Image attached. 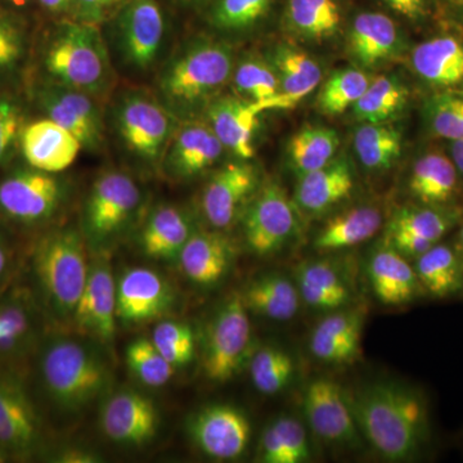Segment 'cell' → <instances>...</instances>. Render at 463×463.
I'll return each instance as SVG.
<instances>
[{"label": "cell", "instance_id": "obj_1", "mask_svg": "<svg viewBox=\"0 0 463 463\" xmlns=\"http://www.w3.org/2000/svg\"><path fill=\"white\" fill-rule=\"evenodd\" d=\"M350 404L362 437L383 459L405 462L421 455L430 422L425 398L417 390L380 381L359 389Z\"/></svg>", "mask_w": 463, "mask_h": 463}, {"label": "cell", "instance_id": "obj_2", "mask_svg": "<svg viewBox=\"0 0 463 463\" xmlns=\"http://www.w3.org/2000/svg\"><path fill=\"white\" fill-rule=\"evenodd\" d=\"M234 63L230 42L196 36L158 67L154 93L179 121L203 118L207 106L230 83Z\"/></svg>", "mask_w": 463, "mask_h": 463}, {"label": "cell", "instance_id": "obj_3", "mask_svg": "<svg viewBox=\"0 0 463 463\" xmlns=\"http://www.w3.org/2000/svg\"><path fill=\"white\" fill-rule=\"evenodd\" d=\"M44 69L50 80L84 91L99 102L115 85V69L100 26L74 18L62 21L52 33Z\"/></svg>", "mask_w": 463, "mask_h": 463}, {"label": "cell", "instance_id": "obj_4", "mask_svg": "<svg viewBox=\"0 0 463 463\" xmlns=\"http://www.w3.org/2000/svg\"><path fill=\"white\" fill-rule=\"evenodd\" d=\"M112 127L124 151L137 163L160 170L181 121L145 90L120 91L111 111Z\"/></svg>", "mask_w": 463, "mask_h": 463}, {"label": "cell", "instance_id": "obj_5", "mask_svg": "<svg viewBox=\"0 0 463 463\" xmlns=\"http://www.w3.org/2000/svg\"><path fill=\"white\" fill-rule=\"evenodd\" d=\"M33 263L36 279L54 315L72 318L90 276L80 234L71 228L47 234L36 246Z\"/></svg>", "mask_w": 463, "mask_h": 463}, {"label": "cell", "instance_id": "obj_6", "mask_svg": "<svg viewBox=\"0 0 463 463\" xmlns=\"http://www.w3.org/2000/svg\"><path fill=\"white\" fill-rule=\"evenodd\" d=\"M103 25L116 61L130 75L149 74L164 62L167 18L157 0H130Z\"/></svg>", "mask_w": 463, "mask_h": 463}, {"label": "cell", "instance_id": "obj_7", "mask_svg": "<svg viewBox=\"0 0 463 463\" xmlns=\"http://www.w3.org/2000/svg\"><path fill=\"white\" fill-rule=\"evenodd\" d=\"M41 373L48 395L66 411H80L108 383V371L99 356L72 340L48 344L43 352Z\"/></svg>", "mask_w": 463, "mask_h": 463}, {"label": "cell", "instance_id": "obj_8", "mask_svg": "<svg viewBox=\"0 0 463 463\" xmlns=\"http://www.w3.org/2000/svg\"><path fill=\"white\" fill-rule=\"evenodd\" d=\"M241 292H233L207 326L203 370L207 379L225 383L239 373L251 347V323Z\"/></svg>", "mask_w": 463, "mask_h": 463}, {"label": "cell", "instance_id": "obj_9", "mask_svg": "<svg viewBox=\"0 0 463 463\" xmlns=\"http://www.w3.org/2000/svg\"><path fill=\"white\" fill-rule=\"evenodd\" d=\"M242 227L250 251L258 257L276 254L298 234L297 206L279 183L261 182L243 212Z\"/></svg>", "mask_w": 463, "mask_h": 463}, {"label": "cell", "instance_id": "obj_10", "mask_svg": "<svg viewBox=\"0 0 463 463\" xmlns=\"http://www.w3.org/2000/svg\"><path fill=\"white\" fill-rule=\"evenodd\" d=\"M141 200L138 184L127 173L109 170L100 174L85 203V233L96 242L112 239L132 221Z\"/></svg>", "mask_w": 463, "mask_h": 463}, {"label": "cell", "instance_id": "obj_11", "mask_svg": "<svg viewBox=\"0 0 463 463\" xmlns=\"http://www.w3.org/2000/svg\"><path fill=\"white\" fill-rule=\"evenodd\" d=\"M35 99L45 116L74 134L90 152L105 147L106 124L99 100L50 79L39 84Z\"/></svg>", "mask_w": 463, "mask_h": 463}, {"label": "cell", "instance_id": "obj_12", "mask_svg": "<svg viewBox=\"0 0 463 463\" xmlns=\"http://www.w3.org/2000/svg\"><path fill=\"white\" fill-rule=\"evenodd\" d=\"M65 194L56 174L16 170L0 182V213L17 223H42L56 214Z\"/></svg>", "mask_w": 463, "mask_h": 463}, {"label": "cell", "instance_id": "obj_13", "mask_svg": "<svg viewBox=\"0 0 463 463\" xmlns=\"http://www.w3.org/2000/svg\"><path fill=\"white\" fill-rule=\"evenodd\" d=\"M303 411L310 430L323 443L336 447L358 446L362 435L350 398L334 380L316 379L307 383Z\"/></svg>", "mask_w": 463, "mask_h": 463}, {"label": "cell", "instance_id": "obj_14", "mask_svg": "<svg viewBox=\"0 0 463 463\" xmlns=\"http://www.w3.org/2000/svg\"><path fill=\"white\" fill-rule=\"evenodd\" d=\"M258 167L248 160L232 161L216 170L201 196V209L214 230H225L242 216L260 187Z\"/></svg>", "mask_w": 463, "mask_h": 463}, {"label": "cell", "instance_id": "obj_15", "mask_svg": "<svg viewBox=\"0 0 463 463\" xmlns=\"http://www.w3.org/2000/svg\"><path fill=\"white\" fill-rule=\"evenodd\" d=\"M190 434L206 456L215 459L239 458L251 437V425L246 414L230 404H212L194 414Z\"/></svg>", "mask_w": 463, "mask_h": 463}, {"label": "cell", "instance_id": "obj_16", "mask_svg": "<svg viewBox=\"0 0 463 463\" xmlns=\"http://www.w3.org/2000/svg\"><path fill=\"white\" fill-rule=\"evenodd\" d=\"M225 148L205 118L179 123L166 149L161 170L170 178L190 181L212 169Z\"/></svg>", "mask_w": 463, "mask_h": 463}, {"label": "cell", "instance_id": "obj_17", "mask_svg": "<svg viewBox=\"0 0 463 463\" xmlns=\"http://www.w3.org/2000/svg\"><path fill=\"white\" fill-rule=\"evenodd\" d=\"M269 60L279 75V94L263 102H251L259 114L269 109H294L322 81V67L315 58L288 43L276 45Z\"/></svg>", "mask_w": 463, "mask_h": 463}, {"label": "cell", "instance_id": "obj_18", "mask_svg": "<svg viewBox=\"0 0 463 463\" xmlns=\"http://www.w3.org/2000/svg\"><path fill=\"white\" fill-rule=\"evenodd\" d=\"M173 303L169 283L155 270L132 268L116 285V318L146 322L166 312Z\"/></svg>", "mask_w": 463, "mask_h": 463}, {"label": "cell", "instance_id": "obj_19", "mask_svg": "<svg viewBox=\"0 0 463 463\" xmlns=\"http://www.w3.org/2000/svg\"><path fill=\"white\" fill-rule=\"evenodd\" d=\"M260 115L249 100L239 96H219L207 106L203 118L227 151L239 160L250 161L257 154L255 136Z\"/></svg>", "mask_w": 463, "mask_h": 463}, {"label": "cell", "instance_id": "obj_20", "mask_svg": "<svg viewBox=\"0 0 463 463\" xmlns=\"http://www.w3.org/2000/svg\"><path fill=\"white\" fill-rule=\"evenodd\" d=\"M100 422L105 434L116 443L145 446L156 435L158 413L145 395L120 392L105 404Z\"/></svg>", "mask_w": 463, "mask_h": 463}, {"label": "cell", "instance_id": "obj_21", "mask_svg": "<svg viewBox=\"0 0 463 463\" xmlns=\"http://www.w3.org/2000/svg\"><path fill=\"white\" fill-rule=\"evenodd\" d=\"M364 307H343L325 317L310 336V352L328 364H353L361 354Z\"/></svg>", "mask_w": 463, "mask_h": 463}, {"label": "cell", "instance_id": "obj_22", "mask_svg": "<svg viewBox=\"0 0 463 463\" xmlns=\"http://www.w3.org/2000/svg\"><path fill=\"white\" fill-rule=\"evenodd\" d=\"M76 327L103 343L115 336L116 283L109 261L99 259L90 269L87 285L76 307Z\"/></svg>", "mask_w": 463, "mask_h": 463}, {"label": "cell", "instance_id": "obj_23", "mask_svg": "<svg viewBox=\"0 0 463 463\" xmlns=\"http://www.w3.org/2000/svg\"><path fill=\"white\" fill-rule=\"evenodd\" d=\"M20 146L27 165L51 174L69 169L83 149L74 134L48 118L25 125Z\"/></svg>", "mask_w": 463, "mask_h": 463}, {"label": "cell", "instance_id": "obj_24", "mask_svg": "<svg viewBox=\"0 0 463 463\" xmlns=\"http://www.w3.org/2000/svg\"><path fill=\"white\" fill-rule=\"evenodd\" d=\"M354 184V173L347 158L335 157L321 169L298 176L292 201L304 214L323 215L347 199Z\"/></svg>", "mask_w": 463, "mask_h": 463}, {"label": "cell", "instance_id": "obj_25", "mask_svg": "<svg viewBox=\"0 0 463 463\" xmlns=\"http://www.w3.org/2000/svg\"><path fill=\"white\" fill-rule=\"evenodd\" d=\"M367 276L374 297L383 306H405L425 292L410 259L389 243L374 250L368 259Z\"/></svg>", "mask_w": 463, "mask_h": 463}, {"label": "cell", "instance_id": "obj_26", "mask_svg": "<svg viewBox=\"0 0 463 463\" xmlns=\"http://www.w3.org/2000/svg\"><path fill=\"white\" fill-rule=\"evenodd\" d=\"M403 47V39L394 21L376 12L358 14L347 35L350 57L364 69H373L394 60Z\"/></svg>", "mask_w": 463, "mask_h": 463}, {"label": "cell", "instance_id": "obj_27", "mask_svg": "<svg viewBox=\"0 0 463 463\" xmlns=\"http://www.w3.org/2000/svg\"><path fill=\"white\" fill-rule=\"evenodd\" d=\"M301 300L319 312H335L353 300L352 281L337 261L317 259L304 261L297 269Z\"/></svg>", "mask_w": 463, "mask_h": 463}, {"label": "cell", "instance_id": "obj_28", "mask_svg": "<svg viewBox=\"0 0 463 463\" xmlns=\"http://www.w3.org/2000/svg\"><path fill=\"white\" fill-rule=\"evenodd\" d=\"M41 437V422L18 381L0 376V447L29 452Z\"/></svg>", "mask_w": 463, "mask_h": 463}, {"label": "cell", "instance_id": "obj_29", "mask_svg": "<svg viewBox=\"0 0 463 463\" xmlns=\"http://www.w3.org/2000/svg\"><path fill=\"white\" fill-rule=\"evenodd\" d=\"M234 249L232 241L218 231H194L183 246L178 260L183 273L196 285H216L223 279Z\"/></svg>", "mask_w": 463, "mask_h": 463}, {"label": "cell", "instance_id": "obj_30", "mask_svg": "<svg viewBox=\"0 0 463 463\" xmlns=\"http://www.w3.org/2000/svg\"><path fill=\"white\" fill-rule=\"evenodd\" d=\"M191 216L175 205H160L152 210L143 225L141 245L149 258L178 259L183 246L194 233Z\"/></svg>", "mask_w": 463, "mask_h": 463}, {"label": "cell", "instance_id": "obj_31", "mask_svg": "<svg viewBox=\"0 0 463 463\" xmlns=\"http://www.w3.org/2000/svg\"><path fill=\"white\" fill-rule=\"evenodd\" d=\"M241 297L250 313L272 321H289L303 303L298 285L279 273L258 277L241 291Z\"/></svg>", "mask_w": 463, "mask_h": 463}, {"label": "cell", "instance_id": "obj_32", "mask_svg": "<svg viewBox=\"0 0 463 463\" xmlns=\"http://www.w3.org/2000/svg\"><path fill=\"white\" fill-rule=\"evenodd\" d=\"M411 62L414 72L434 87H452L463 80V44L455 36H438L417 45Z\"/></svg>", "mask_w": 463, "mask_h": 463}, {"label": "cell", "instance_id": "obj_33", "mask_svg": "<svg viewBox=\"0 0 463 463\" xmlns=\"http://www.w3.org/2000/svg\"><path fill=\"white\" fill-rule=\"evenodd\" d=\"M458 175L452 158L441 152H429L414 163L408 190L422 205L444 206L455 199Z\"/></svg>", "mask_w": 463, "mask_h": 463}, {"label": "cell", "instance_id": "obj_34", "mask_svg": "<svg viewBox=\"0 0 463 463\" xmlns=\"http://www.w3.org/2000/svg\"><path fill=\"white\" fill-rule=\"evenodd\" d=\"M383 225L379 207L359 205L332 216L315 239L318 251H339L354 248L376 236Z\"/></svg>", "mask_w": 463, "mask_h": 463}, {"label": "cell", "instance_id": "obj_35", "mask_svg": "<svg viewBox=\"0 0 463 463\" xmlns=\"http://www.w3.org/2000/svg\"><path fill=\"white\" fill-rule=\"evenodd\" d=\"M274 3L276 0H210L205 7L206 21L223 41L246 38L260 29L272 14Z\"/></svg>", "mask_w": 463, "mask_h": 463}, {"label": "cell", "instance_id": "obj_36", "mask_svg": "<svg viewBox=\"0 0 463 463\" xmlns=\"http://www.w3.org/2000/svg\"><path fill=\"white\" fill-rule=\"evenodd\" d=\"M413 267L423 291L432 298L452 297L463 288V264L453 246L437 243L414 259Z\"/></svg>", "mask_w": 463, "mask_h": 463}, {"label": "cell", "instance_id": "obj_37", "mask_svg": "<svg viewBox=\"0 0 463 463\" xmlns=\"http://www.w3.org/2000/svg\"><path fill=\"white\" fill-rule=\"evenodd\" d=\"M341 21L336 0H288L286 24L292 35L301 41H330L339 32Z\"/></svg>", "mask_w": 463, "mask_h": 463}, {"label": "cell", "instance_id": "obj_38", "mask_svg": "<svg viewBox=\"0 0 463 463\" xmlns=\"http://www.w3.org/2000/svg\"><path fill=\"white\" fill-rule=\"evenodd\" d=\"M403 149V136L395 125L364 123L354 133V151L362 165L370 172L389 170Z\"/></svg>", "mask_w": 463, "mask_h": 463}, {"label": "cell", "instance_id": "obj_39", "mask_svg": "<svg viewBox=\"0 0 463 463\" xmlns=\"http://www.w3.org/2000/svg\"><path fill=\"white\" fill-rule=\"evenodd\" d=\"M339 148V136L325 127L301 128L288 145V164L298 178L330 164Z\"/></svg>", "mask_w": 463, "mask_h": 463}, {"label": "cell", "instance_id": "obj_40", "mask_svg": "<svg viewBox=\"0 0 463 463\" xmlns=\"http://www.w3.org/2000/svg\"><path fill=\"white\" fill-rule=\"evenodd\" d=\"M408 99L410 91L398 78L380 76L371 80L352 109L361 123H386L403 111Z\"/></svg>", "mask_w": 463, "mask_h": 463}, {"label": "cell", "instance_id": "obj_41", "mask_svg": "<svg viewBox=\"0 0 463 463\" xmlns=\"http://www.w3.org/2000/svg\"><path fill=\"white\" fill-rule=\"evenodd\" d=\"M457 219L456 212L443 206L402 207L389 222L388 232H402L437 245L452 230Z\"/></svg>", "mask_w": 463, "mask_h": 463}, {"label": "cell", "instance_id": "obj_42", "mask_svg": "<svg viewBox=\"0 0 463 463\" xmlns=\"http://www.w3.org/2000/svg\"><path fill=\"white\" fill-rule=\"evenodd\" d=\"M234 93L249 102H263L279 94V79L269 58L248 54L234 63L231 81Z\"/></svg>", "mask_w": 463, "mask_h": 463}, {"label": "cell", "instance_id": "obj_43", "mask_svg": "<svg viewBox=\"0 0 463 463\" xmlns=\"http://www.w3.org/2000/svg\"><path fill=\"white\" fill-rule=\"evenodd\" d=\"M295 374L291 355L276 346H264L250 359V376L255 388L265 395L283 392Z\"/></svg>", "mask_w": 463, "mask_h": 463}, {"label": "cell", "instance_id": "obj_44", "mask_svg": "<svg viewBox=\"0 0 463 463\" xmlns=\"http://www.w3.org/2000/svg\"><path fill=\"white\" fill-rule=\"evenodd\" d=\"M370 83V78L362 70H337L323 84L318 96V108L326 115L344 114L361 99Z\"/></svg>", "mask_w": 463, "mask_h": 463}, {"label": "cell", "instance_id": "obj_45", "mask_svg": "<svg viewBox=\"0 0 463 463\" xmlns=\"http://www.w3.org/2000/svg\"><path fill=\"white\" fill-rule=\"evenodd\" d=\"M127 362L134 376L151 388L165 385L175 373V367L161 355L152 340L133 341L128 346Z\"/></svg>", "mask_w": 463, "mask_h": 463}, {"label": "cell", "instance_id": "obj_46", "mask_svg": "<svg viewBox=\"0 0 463 463\" xmlns=\"http://www.w3.org/2000/svg\"><path fill=\"white\" fill-rule=\"evenodd\" d=\"M425 118L431 132L455 142L463 139V94H437L425 105Z\"/></svg>", "mask_w": 463, "mask_h": 463}, {"label": "cell", "instance_id": "obj_47", "mask_svg": "<svg viewBox=\"0 0 463 463\" xmlns=\"http://www.w3.org/2000/svg\"><path fill=\"white\" fill-rule=\"evenodd\" d=\"M33 330L32 312L21 300L0 301V356L16 353L29 343Z\"/></svg>", "mask_w": 463, "mask_h": 463}, {"label": "cell", "instance_id": "obj_48", "mask_svg": "<svg viewBox=\"0 0 463 463\" xmlns=\"http://www.w3.org/2000/svg\"><path fill=\"white\" fill-rule=\"evenodd\" d=\"M152 343L174 367L190 364L194 355V335L190 326L165 321L156 326Z\"/></svg>", "mask_w": 463, "mask_h": 463}, {"label": "cell", "instance_id": "obj_49", "mask_svg": "<svg viewBox=\"0 0 463 463\" xmlns=\"http://www.w3.org/2000/svg\"><path fill=\"white\" fill-rule=\"evenodd\" d=\"M25 24L7 9L0 7V75L20 65L26 54Z\"/></svg>", "mask_w": 463, "mask_h": 463}, {"label": "cell", "instance_id": "obj_50", "mask_svg": "<svg viewBox=\"0 0 463 463\" xmlns=\"http://www.w3.org/2000/svg\"><path fill=\"white\" fill-rule=\"evenodd\" d=\"M24 128L25 118L20 102L8 94H0V166L20 143Z\"/></svg>", "mask_w": 463, "mask_h": 463}, {"label": "cell", "instance_id": "obj_51", "mask_svg": "<svg viewBox=\"0 0 463 463\" xmlns=\"http://www.w3.org/2000/svg\"><path fill=\"white\" fill-rule=\"evenodd\" d=\"M273 428L281 439L289 463L307 462L310 459V447L303 423L292 416H281L274 420Z\"/></svg>", "mask_w": 463, "mask_h": 463}, {"label": "cell", "instance_id": "obj_52", "mask_svg": "<svg viewBox=\"0 0 463 463\" xmlns=\"http://www.w3.org/2000/svg\"><path fill=\"white\" fill-rule=\"evenodd\" d=\"M130 0H74L71 16L81 23L102 26Z\"/></svg>", "mask_w": 463, "mask_h": 463}, {"label": "cell", "instance_id": "obj_53", "mask_svg": "<svg viewBox=\"0 0 463 463\" xmlns=\"http://www.w3.org/2000/svg\"><path fill=\"white\" fill-rule=\"evenodd\" d=\"M259 457L265 463H289L288 453L272 423L261 434Z\"/></svg>", "mask_w": 463, "mask_h": 463}, {"label": "cell", "instance_id": "obj_54", "mask_svg": "<svg viewBox=\"0 0 463 463\" xmlns=\"http://www.w3.org/2000/svg\"><path fill=\"white\" fill-rule=\"evenodd\" d=\"M389 8L408 20H420L426 14L428 0H383Z\"/></svg>", "mask_w": 463, "mask_h": 463}, {"label": "cell", "instance_id": "obj_55", "mask_svg": "<svg viewBox=\"0 0 463 463\" xmlns=\"http://www.w3.org/2000/svg\"><path fill=\"white\" fill-rule=\"evenodd\" d=\"M45 11L51 14H65V12H71L74 0H38Z\"/></svg>", "mask_w": 463, "mask_h": 463}, {"label": "cell", "instance_id": "obj_56", "mask_svg": "<svg viewBox=\"0 0 463 463\" xmlns=\"http://www.w3.org/2000/svg\"><path fill=\"white\" fill-rule=\"evenodd\" d=\"M450 157H452L457 170L463 176V139L450 142Z\"/></svg>", "mask_w": 463, "mask_h": 463}, {"label": "cell", "instance_id": "obj_57", "mask_svg": "<svg viewBox=\"0 0 463 463\" xmlns=\"http://www.w3.org/2000/svg\"><path fill=\"white\" fill-rule=\"evenodd\" d=\"M209 2L210 0H173L174 5L187 9L205 8Z\"/></svg>", "mask_w": 463, "mask_h": 463}, {"label": "cell", "instance_id": "obj_58", "mask_svg": "<svg viewBox=\"0 0 463 463\" xmlns=\"http://www.w3.org/2000/svg\"><path fill=\"white\" fill-rule=\"evenodd\" d=\"M63 462H90L91 457L84 455V453H67L63 456Z\"/></svg>", "mask_w": 463, "mask_h": 463}, {"label": "cell", "instance_id": "obj_59", "mask_svg": "<svg viewBox=\"0 0 463 463\" xmlns=\"http://www.w3.org/2000/svg\"><path fill=\"white\" fill-rule=\"evenodd\" d=\"M8 267V254L7 250H5V245H3L2 241H0V277L5 274V269Z\"/></svg>", "mask_w": 463, "mask_h": 463}, {"label": "cell", "instance_id": "obj_60", "mask_svg": "<svg viewBox=\"0 0 463 463\" xmlns=\"http://www.w3.org/2000/svg\"><path fill=\"white\" fill-rule=\"evenodd\" d=\"M453 248L456 249L457 254H458V257L461 259L463 264V225L461 230L458 232V234H457L456 243Z\"/></svg>", "mask_w": 463, "mask_h": 463}, {"label": "cell", "instance_id": "obj_61", "mask_svg": "<svg viewBox=\"0 0 463 463\" xmlns=\"http://www.w3.org/2000/svg\"><path fill=\"white\" fill-rule=\"evenodd\" d=\"M455 7L462 9L463 11V0H449Z\"/></svg>", "mask_w": 463, "mask_h": 463}, {"label": "cell", "instance_id": "obj_62", "mask_svg": "<svg viewBox=\"0 0 463 463\" xmlns=\"http://www.w3.org/2000/svg\"><path fill=\"white\" fill-rule=\"evenodd\" d=\"M5 461V448L0 447V463Z\"/></svg>", "mask_w": 463, "mask_h": 463}, {"label": "cell", "instance_id": "obj_63", "mask_svg": "<svg viewBox=\"0 0 463 463\" xmlns=\"http://www.w3.org/2000/svg\"><path fill=\"white\" fill-rule=\"evenodd\" d=\"M9 2L14 3V5H25L26 2H29V0H9Z\"/></svg>", "mask_w": 463, "mask_h": 463}]
</instances>
